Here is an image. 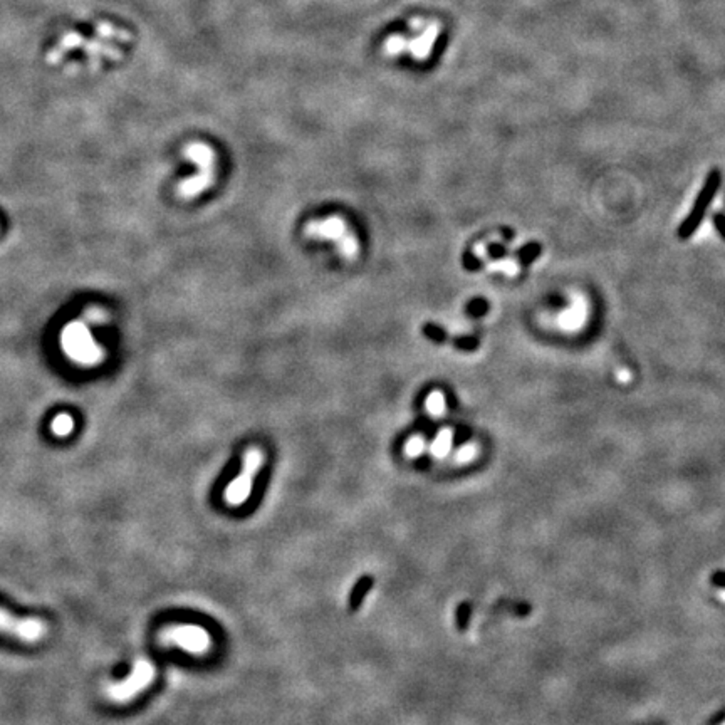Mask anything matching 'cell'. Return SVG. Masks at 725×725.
Listing matches in <instances>:
<instances>
[{"label":"cell","instance_id":"6da1fadb","mask_svg":"<svg viewBox=\"0 0 725 725\" xmlns=\"http://www.w3.org/2000/svg\"><path fill=\"white\" fill-rule=\"evenodd\" d=\"M183 155L198 167L196 176L183 180L178 185V194L183 198H194L205 192L215 180V153L205 143H190L185 146Z\"/></svg>","mask_w":725,"mask_h":725},{"label":"cell","instance_id":"7a4b0ae2","mask_svg":"<svg viewBox=\"0 0 725 725\" xmlns=\"http://www.w3.org/2000/svg\"><path fill=\"white\" fill-rule=\"evenodd\" d=\"M304 232L309 237L333 241L338 245L341 256L348 261L356 259L358 252H360V242H358L356 235L351 232L349 227L341 217H327L324 221L307 223Z\"/></svg>","mask_w":725,"mask_h":725},{"label":"cell","instance_id":"3957f363","mask_svg":"<svg viewBox=\"0 0 725 725\" xmlns=\"http://www.w3.org/2000/svg\"><path fill=\"white\" fill-rule=\"evenodd\" d=\"M262 464H264V453H262L259 449L254 447V449L247 450L242 472L227 485L225 492H223V497H225L227 502L230 505H242L247 502L250 492H252L254 477L257 476Z\"/></svg>","mask_w":725,"mask_h":725},{"label":"cell","instance_id":"277c9868","mask_svg":"<svg viewBox=\"0 0 725 725\" xmlns=\"http://www.w3.org/2000/svg\"><path fill=\"white\" fill-rule=\"evenodd\" d=\"M153 678H155V666L146 660H138L134 663L130 677L125 678L123 682H116V684L108 686L106 693L116 704H125V702H130L133 697L143 692L146 686H150Z\"/></svg>","mask_w":725,"mask_h":725},{"label":"cell","instance_id":"5b68a950","mask_svg":"<svg viewBox=\"0 0 725 725\" xmlns=\"http://www.w3.org/2000/svg\"><path fill=\"white\" fill-rule=\"evenodd\" d=\"M720 181H722V176H720L719 170H712V172L707 175V180H705L704 187H702L700 194L699 196H697V200H695V203H693L692 210H690L688 217H686L685 221L680 223V227H678V237L688 238L697 232V229H699L702 221H704L705 212H707L708 205L712 203L713 196H715L717 192H719Z\"/></svg>","mask_w":725,"mask_h":725},{"label":"cell","instance_id":"8992f818","mask_svg":"<svg viewBox=\"0 0 725 725\" xmlns=\"http://www.w3.org/2000/svg\"><path fill=\"white\" fill-rule=\"evenodd\" d=\"M163 638L188 653H205L210 650L212 638L205 628L196 624H180L165 631Z\"/></svg>","mask_w":725,"mask_h":725},{"label":"cell","instance_id":"52a82bcc","mask_svg":"<svg viewBox=\"0 0 725 725\" xmlns=\"http://www.w3.org/2000/svg\"><path fill=\"white\" fill-rule=\"evenodd\" d=\"M45 623L37 618H19L0 608V633H7L21 642L34 643L45 636Z\"/></svg>","mask_w":725,"mask_h":725},{"label":"cell","instance_id":"ba28073f","mask_svg":"<svg viewBox=\"0 0 725 725\" xmlns=\"http://www.w3.org/2000/svg\"><path fill=\"white\" fill-rule=\"evenodd\" d=\"M438 34H440V24H438V22H431L430 25H427L425 32H423L418 39L407 42V49L411 52V56H413L416 61H427L428 57H430L431 49H433Z\"/></svg>","mask_w":725,"mask_h":725},{"label":"cell","instance_id":"9c48e42d","mask_svg":"<svg viewBox=\"0 0 725 725\" xmlns=\"http://www.w3.org/2000/svg\"><path fill=\"white\" fill-rule=\"evenodd\" d=\"M452 442H453V431L450 430V428H443L440 433L435 437V440L431 442V445H430L431 455H433L435 458L447 457V453H449L450 449H452Z\"/></svg>","mask_w":725,"mask_h":725},{"label":"cell","instance_id":"30bf717a","mask_svg":"<svg viewBox=\"0 0 725 725\" xmlns=\"http://www.w3.org/2000/svg\"><path fill=\"white\" fill-rule=\"evenodd\" d=\"M541 245L538 244V242H531V244H526L524 247H520V249L518 250V261L520 265H524V267H527V265H531L532 262L538 261L539 256H541Z\"/></svg>","mask_w":725,"mask_h":725},{"label":"cell","instance_id":"8fae6325","mask_svg":"<svg viewBox=\"0 0 725 725\" xmlns=\"http://www.w3.org/2000/svg\"><path fill=\"white\" fill-rule=\"evenodd\" d=\"M371 584H373V581L369 580L368 576H366V578H362V580H360V583H358L356 586H354V589H353V591H351V595H349V604H351V608L360 606V603L362 601V598H365V596H366V593L369 591V588H371Z\"/></svg>","mask_w":725,"mask_h":725},{"label":"cell","instance_id":"7c38bea8","mask_svg":"<svg viewBox=\"0 0 725 725\" xmlns=\"http://www.w3.org/2000/svg\"><path fill=\"white\" fill-rule=\"evenodd\" d=\"M445 408H447L445 395H443L442 391H433L428 395V398H427L428 413H431L433 416H438L445 411Z\"/></svg>","mask_w":725,"mask_h":725},{"label":"cell","instance_id":"4fadbf2b","mask_svg":"<svg viewBox=\"0 0 725 725\" xmlns=\"http://www.w3.org/2000/svg\"><path fill=\"white\" fill-rule=\"evenodd\" d=\"M425 447H427L425 438L416 435V437H411L410 440L407 442V445H405V453H407L410 458H416L425 452Z\"/></svg>","mask_w":725,"mask_h":725},{"label":"cell","instance_id":"5bb4252c","mask_svg":"<svg viewBox=\"0 0 725 725\" xmlns=\"http://www.w3.org/2000/svg\"><path fill=\"white\" fill-rule=\"evenodd\" d=\"M72 427H74V423H72L71 416H68V415L57 416V418L52 422V431L56 435H59V437H64V435L71 433Z\"/></svg>","mask_w":725,"mask_h":725},{"label":"cell","instance_id":"9a60e30c","mask_svg":"<svg viewBox=\"0 0 725 725\" xmlns=\"http://www.w3.org/2000/svg\"><path fill=\"white\" fill-rule=\"evenodd\" d=\"M405 49H407V39H405L403 36H398V34L388 37L387 42H385V52L391 54V56H396V54L405 51Z\"/></svg>","mask_w":725,"mask_h":725},{"label":"cell","instance_id":"2e32d148","mask_svg":"<svg viewBox=\"0 0 725 725\" xmlns=\"http://www.w3.org/2000/svg\"><path fill=\"white\" fill-rule=\"evenodd\" d=\"M476 453H477L476 447L470 445V443H465V445H462L460 449H458V452H457V455H455V458H457V462L464 464V462L472 460V458L476 457Z\"/></svg>","mask_w":725,"mask_h":725},{"label":"cell","instance_id":"e0dca14e","mask_svg":"<svg viewBox=\"0 0 725 725\" xmlns=\"http://www.w3.org/2000/svg\"><path fill=\"white\" fill-rule=\"evenodd\" d=\"M487 311H489V303L484 299H476L469 304V312L472 316H477V318L487 314Z\"/></svg>","mask_w":725,"mask_h":725},{"label":"cell","instance_id":"ac0fdd59","mask_svg":"<svg viewBox=\"0 0 725 725\" xmlns=\"http://www.w3.org/2000/svg\"><path fill=\"white\" fill-rule=\"evenodd\" d=\"M487 254L492 261H502L507 256V250L502 244H491L487 247Z\"/></svg>","mask_w":725,"mask_h":725},{"label":"cell","instance_id":"d6986e66","mask_svg":"<svg viewBox=\"0 0 725 725\" xmlns=\"http://www.w3.org/2000/svg\"><path fill=\"white\" fill-rule=\"evenodd\" d=\"M562 321H564V324L568 327L578 326V324L581 323V312L578 311V309H571L569 312H566L564 318H562Z\"/></svg>","mask_w":725,"mask_h":725},{"label":"cell","instance_id":"ffe728a7","mask_svg":"<svg viewBox=\"0 0 725 725\" xmlns=\"http://www.w3.org/2000/svg\"><path fill=\"white\" fill-rule=\"evenodd\" d=\"M457 345H458V348L464 351H473V349H477V346H479V341L472 336H465V338L458 339Z\"/></svg>","mask_w":725,"mask_h":725},{"label":"cell","instance_id":"44dd1931","mask_svg":"<svg viewBox=\"0 0 725 725\" xmlns=\"http://www.w3.org/2000/svg\"><path fill=\"white\" fill-rule=\"evenodd\" d=\"M465 265L469 271H479V269L482 267V261L477 256H473V254H467Z\"/></svg>","mask_w":725,"mask_h":725},{"label":"cell","instance_id":"7402d4cb","mask_svg":"<svg viewBox=\"0 0 725 725\" xmlns=\"http://www.w3.org/2000/svg\"><path fill=\"white\" fill-rule=\"evenodd\" d=\"M713 225H715L717 232L720 234V237L725 241V215L720 214V212L713 215Z\"/></svg>","mask_w":725,"mask_h":725},{"label":"cell","instance_id":"603a6c76","mask_svg":"<svg viewBox=\"0 0 725 725\" xmlns=\"http://www.w3.org/2000/svg\"><path fill=\"white\" fill-rule=\"evenodd\" d=\"M719 596L722 598V600L725 601V589H720V591H719Z\"/></svg>","mask_w":725,"mask_h":725},{"label":"cell","instance_id":"cb8c5ba5","mask_svg":"<svg viewBox=\"0 0 725 725\" xmlns=\"http://www.w3.org/2000/svg\"><path fill=\"white\" fill-rule=\"evenodd\" d=\"M722 725H725V722H724V724H722Z\"/></svg>","mask_w":725,"mask_h":725}]
</instances>
